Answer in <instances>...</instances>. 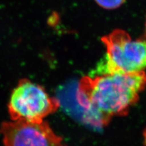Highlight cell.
<instances>
[{
  "instance_id": "1",
  "label": "cell",
  "mask_w": 146,
  "mask_h": 146,
  "mask_svg": "<svg viewBox=\"0 0 146 146\" xmlns=\"http://www.w3.org/2000/svg\"><path fill=\"white\" fill-rule=\"evenodd\" d=\"M145 87V71L85 76L79 82L76 98L86 120L101 127L113 117L127 115Z\"/></svg>"
},
{
  "instance_id": "6",
  "label": "cell",
  "mask_w": 146,
  "mask_h": 146,
  "mask_svg": "<svg viewBox=\"0 0 146 146\" xmlns=\"http://www.w3.org/2000/svg\"><path fill=\"white\" fill-rule=\"evenodd\" d=\"M143 138H144V144L146 146V129L144 131V133H143Z\"/></svg>"
},
{
  "instance_id": "3",
  "label": "cell",
  "mask_w": 146,
  "mask_h": 146,
  "mask_svg": "<svg viewBox=\"0 0 146 146\" xmlns=\"http://www.w3.org/2000/svg\"><path fill=\"white\" fill-rule=\"evenodd\" d=\"M60 107L58 100L51 97L37 84L22 79L12 91L8 103L11 120L40 122L56 112Z\"/></svg>"
},
{
  "instance_id": "2",
  "label": "cell",
  "mask_w": 146,
  "mask_h": 146,
  "mask_svg": "<svg viewBox=\"0 0 146 146\" xmlns=\"http://www.w3.org/2000/svg\"><path fill=\"white\" fill-rule=\"evenodd\" d=\"M106 52L96 68L97 74H130L146 69V35L132 39L127 32L115 29L102 36Z\"/></svg>"
},
{
  "instance_id": "7",
  "label": "cell",
  "mask_w": 146,
  "mask_h": 146,
  "mask_svg": "<svg viewBox=\"0 0 146 146\" xmlns=\"http://www.w3.org/2000/svg\"><path fill=\"white\" fill-rule=\"evenodd\" d=\"M145 27H146V21H145Z\"/></svg>"
},
{
  "instance_id": "5",
  "label": "cell",
  "mask_w": 146,
  "mask_h": 146,
  "mask_svg": "<svg viewBox=\"0 0 146 146\" xmlns=\"http://www.w3.org/2000/svg\"><path fill=\"white\" fill-rule=\"evenodd\" d=\"M99 6L108 10L115 9L124 4L125 0H94Z\"/></svg>"
},
{
  "instance_id": "4",
  "label": "cell",
  "mask_w": 146,
  "mask_h": 146,
  "mask_svg": "<svg viewBox=\"0 0 146 146\" xmlns=\"http://www.w3.org/2000/svg\"><path fill=\"white\" fill-rule=\"evenodd\" d=\"M0 134L4 146H64L62 137L44 120L4 122L0 125Z\"/></svg>"
}]
</instances>
